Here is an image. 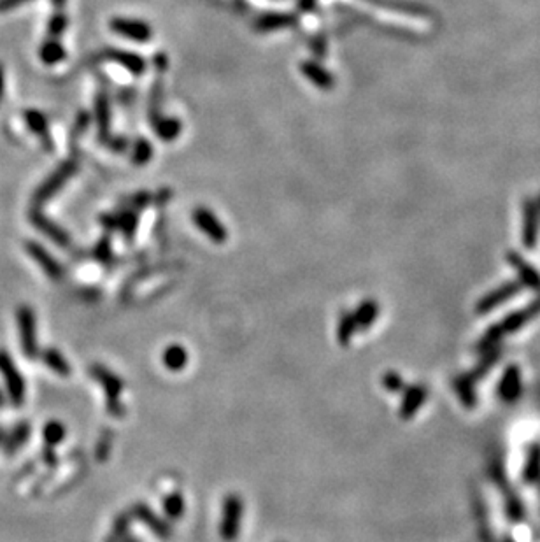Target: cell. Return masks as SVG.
I'll return each instance as SVG.
<instances>
[{"label":"cell","instance_id":"obj_11","mask_svg":"<svg viewBox=\"0 0 540 542\" xmlns=\"http://www.w3.org/2000/svg\"><path fill=\"white\" fill-rule=\"evenodd\" d=\"M498 395L504 402H516L521 395V372L516 365H511L504 372V378L498 385Z\"/></svg>","mask_w":540,"mask_h":542},{"label":"cell","instance_id":"obj_23","mask_svg":"<svg viewBox=\"0 0 540 542\" xmlns=\"http://www.w3.org/2000/svg\"><path fill=\"white\" fill-rule=\"evenodd\" d=\"M65 435L67 430L60 421H48L42 428L44 442H46V446H51V448H56L58 444H62Z\"/></svg>","mask_w":540,"mask_h":542},{"label":"cell","instance_id":"obj_1","mask_svg":"<svg viewBox=\"0 0 540 542\" xmlns=\"http://www.w3.org/2000/svg\"><path fill=\"white\" fill-rule=\"evenodd\" d=\"M90 375L104 388L107 412L114 416V418H121L125 415V408L120 402V395L123 392V381L114 372H111L109 369L100 364L90 365Z\"/></svg>","mask_w":540,"mask_h":542},{"label":"cell","instance_id":"obj_17","mask_svg":"<svg viewBox=\"0 0 540 542\" xmlns=\"http://www.w3.org/2000/svg\"><path fill=\"white\" fill-rule=\"evenodd\" d=\"M353 316L354 320H356L358 330H367V328L372 327L374 321L379 316V304L372 299L363 300V302L356 307Z\"/></svg>","mask_w":540,"mask_h":542},{"label":"cell","instance_id":"obj_18","mask_svg":"<svg viewBox=\"0 0 540 542\" xmlns=\"http://www.w3.org/2000/svg\"><path fill=\"white\" fill-rule=\"evenodd\" d=\"M40 360H42V364L46 365V367L51 369L53 372H56V374L62 375V378H69L70 371H72L67 358L63 357L58 350H55V348H46V350L40 353Z\"/></svg>","mask_w":540,"mask_h":542},{"label":"cell","instance_id":"obj_10","mask_svg":"<svg viewBox=\"0 0 540 542\" xmlns=\"http://www.w3.org/2000/svg\"><path fill=\"white\" fill-rule=\"evenodd\" d=\"M519 288H521V283H505L500 288H497V290L489 291L477 302V313H488V311L495 309L500 304H504L505 300L512 299L519 291Z\"/></svg>","mask_w":540,"mask_h":542},{"label":"cell","instance_id":"obj_6","mask_svg":"<svg viewBox=\"0 0 540 542\" xmlns=\"http://www.w3.org/2000/svg\"><path fill=\"white\" fill-rule=\"evenodd\" d=\"M130 516L135 518V520L143 521L154 535L161 539H168L172 535V527L167 520H164L161 516H158L153 509H151L148 504L144 502H137L130 507Z\"/></svg>","mask_w":540,"mask_h":542},{"label":"cell","instance_id":"obj_39","mask_svg":"<svg viewBox=\"0 0 540 542\" xmlns=\"http://www.w3.org/2000/svg\"><path fill=\"white\" fill-rule=\"evenodd\" d=\"M128 542H139V539H130V541H128Z\"/></svg>","mask_w":540,"mask_h":542},{"label":"cell","instance_id":"obj_21","mask_svg":"<svg viewBox=\"0 0 540 542\" xmlns=\"http://www.w3.org/2000/svg\"><path fill=\"white\" fill-rule=\"evenodd\" d=\"M356 330H358V325H356V320H354L353 313L344 311L339 318V323H337V341H339L342 346H347V344L353 341Z\"/></svg>","mask_w":540,"mask_h":542},{"label":"cell","instance_id":"obj_34","mask_svg":"<svg viewBox=\"0 0 540 542\" xmlns=\"http://www.w3.org/2000/svg\"><path fill=\"white\" fill-rule=\"evenodd\" d=\"M95 255L100 262H107V260H111V251H109V244H107V240H104L99 248H97Z\"/></svg>","mask_w":540,"mask_h":542},{"label":"cell","instance_id":"obj_15","mask_svg":"<svg viewBox=\"0 0 540 542\" xmlns=\"http://www.w3.org/2000/svg\"><path fill=\"white\" fill-rule=\"evenodd\" d=\"M507 260L511 262V265L514 267L516 270H518L519 277H521V281H519V283L525 284V286H530V288H539L540 286V274L537 272L533 267H530L528 262H526L523 256H519L516 251H511L507 255Z\"/></svg>","mask_w":540,"mask_h":542},{"label":"cell","instance_id":"obj_12","mask_svg":"<svg viewBox=\"0 0 540 542\" xmlns=\"http://www.w3.org/2000/svg\"><path fill=\"white\" fill-rule=\"evenodd\" d=\"M30 433H32V426H30V423L19 421L18 425H16L15 428L11 430V432L6 433L4 442H2V446H0V448L4 449V453L8 456L16 455V453H18L19 449L25 446L26 440L30 439Z\"/></svg>","mask_w":540,"mask_h":542},{"label":"cell","instance_id":"obj_20","mask_svg":"<svg viewBox=\"0 0 540 542\" xmlns=\"http://www.w3.org/2000/svg\"><path fill=\"white\" fill-rule=\"evenodd\" d=\"M113 29H116L120 33L132 37V39H135V40H148L151 36V30L148 29L144 23H139V22L116 20V22L113 23Z\"/></svg>","mask_w":540,"mask_h":542},{"label":"cell","instance_id":"obj_33","mask_svg":"<svg viewBox=\"0 0 540 542\" xmlns=\"http://www.w3.org/2000/svg\"><path fill=\"white\" fill-rule=\"evenodd\" d=\"M63 29H65V20H63V16H55V18L51 20V23H49V33H51V36H58Z\"/></svg>","mask_w":540,"mask_h":542},{"label":"cell","instance_id":"obj_7","mask_svg":"<svg viewBox=\"0 0 540 542\" xmlns=\"http://www.w3.org/2000/svg\"><path fill=\"white\" fill-rule=\"evenodd\" d=\"M25 249L26 253H29L30 256H32L33 260L37 262V265L40 267V269L44 270V274L49 277L51 281H55V283H58V281L63 279V276H65V270H63V267L60 265L58 262H56L55 258H53L51 255H49L46 249L40 246V244L33 242V240H29V242H25Z\"/></svg>","mask_w":540,"mask_h":542},{"label":"cell","instance_id":"obj_19","mask_svg":"<svg viewBox=\"0 0 540 542\" xmlns=\"http://www.w3.org/2000/svg\"><path fill=\"white\" fill-rule=\"evenodd\" d=\"M161 362L168 371L179 372L188 365V351L179 344H172L161 355Z\"/></svg>","mask_w":540,"mask_h":542},{"label":"cell","instance_id":"obj_24","mask_svg":"<svg viewBox=\"0 0 540 542\" xmlns=\"http://www.w3.org/2000/svg\"><path fill=\"white\" fill-rule=\"evenodd\" d=\"M130 523H132L130 513L118 514L116 520H114V525H113V532H111L109 537L106 539V542H121L123 541V539L128 535V530H130Z\"/></svg>","mask_w":540,"mask_h":542},{"label":"cell","instance_id":"obj_14","mask_svg":"<svg viewBox=\"0 0 540 542\" xmlns=\"http://www.w3.org/2000/svg\"><path fill=\"white\" fill-rule=\"evenodd\" d=\"M424 398H427V388L420 385L409 386V388L405 389L404 393V401H402V408H400V416L404 419H409L418 409L423 405Z\"/></svg>","mask_w":540,"mask_h":542},{"label":"cell","instance_id":"obj_3","mask_svg":"<svg viewBox=\"0 0 540 542\" xmlns=\"http://www.w3.org/2000/svg\"><path fill=\"white\" fill-rule=\"evenodd\" d=\"M0 374L6 381V389L8 397L11 401L13 408L19 409L25 404V381H23L22 372L13 362L11 355L6 350H0Z\"/></svg>","mask_w":540,"mask_h":542},{"label":"cell","instance_id":"obj_9","mask_svg":"<svg viewBox=\"0 0 540 542\" xmlns=\"http://www.w3.org/2000/svg\"><path fill=\"white\" fill-rule=\"evenodd\" d=\"M30 222H32V225L35 226L37 230H40L44 235H48L49 239H51L55 244H58V246L67 248V246L70 244V237L67 235L65 230L60 229L56 223H53L51 219L46 218V216H44L42 212L37 211V209L30 212Z\"/></svg>","mask_w":540,"mask_h":542},{"label":"cell","instance_id":"obj_31","mask_svg":"<svg viewBox=\"0 0 540 542\" xmlns=\"http://www.w3.org/2000/svg\"><path fill=\"white\" fill-rule=\"evenodd\" d=\"M305 70L309 72V76L312 74V76L316 77V83H318L319 86H330V84H332V77H330L326 72H323L321 69H318L316 65H310V69H307L305 67Z\"/></svg>","mask_w":540,"mask_h":542},{"label":"cell","instance_id":"obj_29","mask_svg":"<svg viewBox=\"0 0 540 542\" xmlns=\"http://www.w3.org/2000/svg\"><path fill=\"white\" fill-rule=\"evenodd\" d=\"M539 470H540V449L533 448L528 456V463H526L525 467V479L528 481V483L535 481L537 476H539Z\"/></svg>","mask_w":540,"mask_h":542},{"label":"cell","instance_id":"obj_30","mask_svg":"<svg viewBox=\"0 0 540 542\" xmlns=\"http://www.w3.org/2000/svg\"><path fill=\"white\" fill-rule=\"evenodd\" d=\"M383 385L388 392H400L404 388V381H402V378L397 372H388L383 378Z\"/></svg>","mask_w":540,"mask_h":542},{"label":"cell","instance_id":"obj_5","mask_svg":"<svg viewBox=\"0 0 540 542\" xmlns=\"http://www.w3.org/2000/svg\"><path fill=\"white\" fill-rule=\"evenodd\" d=\"M242 516H244V502L239 495L230 493L223 499L221 507V523H219V534L225 541H234L241 532Z\"/></svg>","mask_w":540,"mask_h":542},{"label":"cell","instance_id":"obj_4","mask_svg":"<svg viewBox=\"0 0 540 542\" xmlns=\"http://www.w3.org/2000/svg\"><path fill=\"white\" fill-rule=\"evenodd\" d=\"M16 321L19 328V341H22V351L29 360H35L39 357V346H37V323L35 313L30 306L22 304L16 309Z\"/></svg>","mask_w":540,"mask_h":542},{"label":"cell","instance_id":"obj_40","mask_svg":"<svg viewBox=\"0 0 540 542\" xmlns=\"http://www.w3.org/2000/svg\"><path fill=\"white\" fill-rule=\"evenodd\" d=\"M55 2H60V4H62V2H63V0H55Z\"/></svg>","mask_w":540,"mask_h":542},{"label":"cell","instance_id":"obj_37","mask_svg":"<svg viewBox=\"0 0 540 542\" xmlns=\"http://www.w3.org/2000/svg\"><path fill=\"white\" fill-rule=\"evenodd\" d=\"M6 408V393L4 389L0 388V409H4Z\"/></svg>","mask_w":540,"mask_h":542},{"label":"cell","instance_id":"obj_8","mask_svg":"<svg viewBox=\"0 0 540 542\" xmlns=\"http://www.w3.org/2000/svg\"><path fill=\"white\" fill-rule=\"evenodd\" d=\"M193 222L195 225H197L198 229H200L202 232L212 240V242L221 244L227 240L228 237L227 229H225V226L219 223V219L216 218L211 211H207V209H202V208L197 209V211L193 212Z\"/></svg>","mask_w":540,"mask_h":542},{"label":"cell","instance_id":"obj_35","mask_svg":"<svg viewBox=\"0 0 540 542\" xmlns=\"http://www.w3.org/2000/svg\"><path fill=\"white\" fill-rule=\"evenodd\" d=\"M25 2H29V0H0V11H9V9L25 4Z\"/></svg>","mask_w":540,"mask_h":542},{"label":"cell","instance_id":"obj_22","mask_svg":"<svg viewBox=\"0 0 540 542\" xmlns=\"http://www.w3.org/2000/svg\"><path fill=\"white\" fill-rule=\"evenodd\" d=\"M161 506H164V513L168 520H179L184 514V511H186L183 495L177 493V491H172V493L165 495Z\"/></svg>","mask_w":540,"mask_h":542},{"label":"cell","instance_id":"obj_13","mask_svg":"<svg viewBox=\"0 0 540 542\" xmlns=\"http://www.w3.org/2000/svg\"><path fill=\"white\" fill-rule=\"evenodd\" d=\"M539 232V208L533 201L525 202V225H523V242L526 248H533L537 244Z\"/></svg>","mask_w":540,"mask_h":542},{"label":"cell","instance_id":"obj_32","mask_svg":"<svg viewBox=\"0 0 540 542\" xmlns=\"http://www.w3.org/2000/svg\"><path fill=\"white\" fill-rule=\"evenodd\" d=\"M40 456H42L44 465H48L49 469L56 467V465H58V462H60V458H58V455H56L55 448H51V446H46V448L42 449V455H40Z\"/></svg>","mask_w":540,"mask_h":542},{"label":"cell","instance_id":"obj_28","mask_svg":"<svg viewBox=\"0 0 540 542\" xmlns=\"http://www.w3.org/2000/svg\"><path fill=\"white\" fill-rule=\"evenodd\" d=\"M40 59L46 63H56L58 60L63 59V49L56 40H49L42 46L40 49Z\"/></svg>","mask_w":540,"mask_h":542},{"label":"cell","instance_id":"obj_16","mask_svg":"<svg viewBox=\"0 0 540 542\" xmlns=\"http://www.w3.org/2000/svg\"><path fill=\"white\" fill-rule=\"evenodd\" d=\"M69 172H70V165H65L62 171L53 174L48 181L44 183V185L37 189L35 196H33V202H35V204H44L46 201H49V199L58 192V188H62V185L65 183V178L69 176Z\"/></svg>","mask_w":540,"mask_h":542},{"label":"cell","instance_id":"obj_36","mask_svg":"<svg viewBox=\"0 0 540 542\" xmlns=\"http://www.w3.org/2000/svg\"><path fill=\"white\" fill-rule=\"evenodd\" d=\"M4 86H6V81H4V67L0 65V100H2V95H4Z\"/></svg>","mask_w":540,"mask_h":542},{"label":"cell","instance_id":"obj_38","mask_svg":"<svg viewBox=\"0 0 540 542\" xmlns=\"http://www.w3.org/2000/svg\"><path fill=\"white\" fill-rule=\"evenodd\" d=\"M4 437H6V430L0 426V446H2V442H4Z\"/></svg>","mask_w":540,"mask_h":542},{"label":"cell","instance_id":"obj_25","mask_svg":"<svg viewBox=\"0 0 540 542\" xmlns=\"http://www.w3.org/2000/svg\"><path fill=\"white\" fill-rule=\"evenodd\" d=\"M25 121L30 130H32L33 134L40 135V139L48 137V123H46L44 114H40L39 111H26Z\"/></svg>","mask_w":540,"mask_h":542},{"label":"cell","instance_id":"obj_2","mask_svg":"<svg viewBox=\"0 0 540 542\" xmlns=\"http://www.w3.org/2000/svg\"><path fill=\"white\" fill-rule=\"evenodd\" d=\"M539 313H540V299L537 300V302L530 304L526 309L518 311V313H512L511 316L505 318L500 325H495V327L489 328L488 334H486L484 337H482V341L479 342V348H481V350H491L493 344H495L502 335L518 330V328L523 327V325H525L533 314H539Z\"/></svg>","mask_w":540,"mask_h":542},{"label":"cell","instance_id":"obj_27","mask_svg":"<svg viewBox=\"0 0 540 542\" xmlns=\"http://www.w3.org/2000/svg\"><path fill=\"white\" fill-rule=\"evenodd\" d=\"M454 386H456V392L458 395H460L461 402H463L467 408H472L475 402V395H474V389H472V379L470 378H460L454 381Z\"/></svg>","mask_w":540,"mask_h":542},{"label":"cell","instance_id":"obj_26","mask_svg":"<svg viewBox=\"0 0 540 542\" xmlns=\"http://www.w3.org/2000/svg\"><path fill=\"white\" fill-rule=\"evenodd\" d=\"M114 442V433L109 428L104 430L99 437V442H97L95 448V458L97 462H106L111 455V446Z\"/></svg>","mask_w":540,"mask_h":542}]
</instances>
